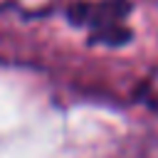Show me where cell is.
<instances>
[{"label":"cell","instance_id":"cell-1","mask_svg":"<svg viewBox=\"0 0 158 158\" xmlns=\"http://www.w3.org/2000/svg\"><path fill=\"white\" fill-rule=\"evenodd\" d=\"M62 12L72 27L86 35L89 44L121 47L133 37L131 0H69Z\"/></svg>","mask_w":158,"mask_h":158},{"label":"cell","instance_id":"cell-3","mask_svg":"<svg viewBox=\"0 0 158 158\" xmlns=\"http://www.w3.org/2000/svg\"><path fill=\"white\" fill-rule=\"evenodd\" d=\"M136 99H138L143 106L158 111V64H156L153 69H148V74L138 81V86H136Z\"/></svg>","mask_w":158,"mask_h":158},{"label":"cell","instance_id":"cell-2","mask_svg":"<svg viewBox=\"0 0 158 158\" xmlns=\"http://www.w3.org/2000/svg\"><path fill=\"white\" fill-rule=\"evenodd\" d=\"M69 0H0V15L20 20H40L52 12H62Z\"/></svg>","mask_w":158,"mask_h":158}]
</instances>
